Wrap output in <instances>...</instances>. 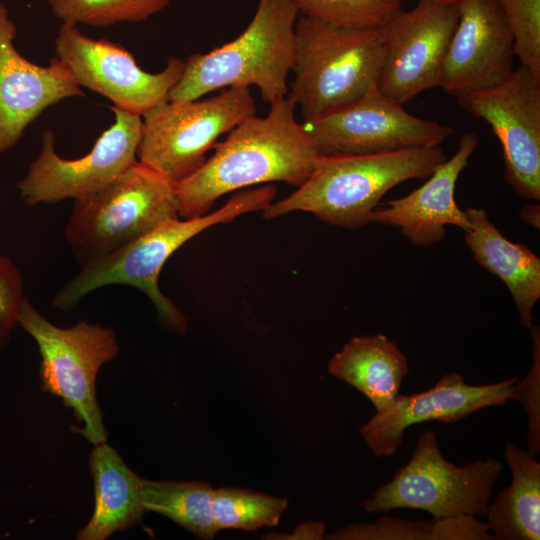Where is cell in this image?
Returning <instances> with one entry per match:
<instances>
[{
    "instance_id": "10",
    "label": "cell",
    "mask_w": 540,
    "mask_h": 540,
    "mask_svg": "<svg viewBox=\"0 0 540 540\" xmlns=\"http://www.w3.org/2000/svg\"><path fill=\"white\" fill-rule=\"evenodd\" d=\"M55 57L75 82L109 99L114 107L143 116L168 100L185 61L172 57L158 73L144 71L119 43L93 39L77 25L61 23L54 41Z\"/></svg>"
},
{
    "instance_id": "4",
    "label": "cell",
    "mask_w": 540,
    "mask_h": 540,
    "mask_svg": "<svg viewBox=\"0 0 540 540\" xmlns=\"http://www.w3.org/2000/svg\"><path fill=\"white\" fill-rule=\"evenodd\" d=\"M298 14L291 0H258L251 22L236 39L189 56L168 100H193L219 89L251 85L265 103L286 97Z\"/></svg>"
},
{
    "instance_id": "25",
    "label": "cell",
    "mask_w": 540,
    "mask_h": 540,
    "mask_svg": "<svg viewBox=\"0 0 540 540\" xmlns=\"http://www.w3.org/2000/svg\"><path fill=\"white\" fill-rule=\"evenodd\" d=\"M61 23L109 27L140 22L168 6L170 0H47Z\"/></svg>"
},
{
    "instance_id": "32",
    "label": "cell",
    "mask_w": 540,
    "mask_h": 540,
    "mask_svg": "<svg viewBox=\"0 0 540 540\" xmlns=\"http://www.w3.org/2000/svg\"><path fill=\"white\" fill-rule=\"evenodd\" d=\"M325 524L321 521L304 522L295 528L292 534H285L287 539H314L321 540L325 538Z\"/></svg>"
},
{
    "instance_id": "12",
    "label": "cell",
    "mask_w": 540,
    "mask_h": 540,
    "mask_svg": "<svg viewBox=\"0 0 540 540\" xmlns=\"http://www.w3.org/2000/svg\"><path fill=\"white\" fill-rule=\"evenodd\" d=\"M192 220H169L112 254L83 266L52 299L61 310L73 308L88 293L112 284L141 290L154 304L160 323L182 334L187 320L174 303L159 289V274L168 258L185 242L197 235Z\"/></svg>"
},
{
    "instance_id": "14",
    "label": "cell",
    "mask_w": 540,
    "mask_h": 540,
    "mask_svg": "<svg viewBox=\"0 0 540 540\" xmlns=\"http://www.w3.org/2000/svg\"><path fill=\"white\" fill-rule=\"evenodd\" d=\"M321 155H359L438 146L447 125L416 117L373 91L317 120L305 123Z\"/></svg>"
},
{
    "instance_id": "7",
    "label": "cell",
    "mask_w": 540,
    "mask_h": 540,
    "mask_svg": "<svg viewBox=\"0 0 540 540\" xmlns=\"http://www.w3.org/2000/svg\"><path fill=\"white\" fill-rule=\"evenodd\" d=\"M255 114L245 86L204 99L162 102L142 116L138 161L177 184L204 164L222 134Z\"/></svg>"
},
{
    "instance_id": "27",
    "label": "cell",
    "mask_w": 540,
    "mask_h": 540,
    "mask_svg": "<svg viewBox=\"0 0 540 540\" xmlns=\"http://www.w3.org/2000/svg\"><path fill=\"white\" fill-rule=\"evenodd\" d=\"M514 38L520 65L540 79V0H496Z\"/></svg>"
},
{
    "instance_id": "34",
    "label": "cell",
    "mask_w": 540,
    "mask_h": 540,
    "mask_svg": "<svg viewBox=\"0 0 540 540\" xmlns=\"http://www.w3.org/2000/svg\"><path fill=\"white\" fill-rule=\"evenodd\" d=\"M437 1H440V2H443V3L458 4L459 2H461L463 0H437Z\"/></svg>"
},
{
    "instance_id": "6",
    "label": "cell",
    "mask_w": 540,
    "mask_h": 540,
    "mask_svg": "<svg viewBox=\"0 0 540 540\" xmlns=\"http://www.w3.org/2000/svg\"><path fill=\"white\" fill-rule=\"evenodd\" d=\"M18 324L38 345L42 390L62 399L83 424L72 431L93 445L106 442L107 431L96 398V377L101 366L118 354L113 329L86 321L68 328L58 327L41 315L26 297Z\"/></svg>"
},
{
    "instance_id": "19",
    "label": "cell",
    "mask_w": 540,
    "mask_h": 540,
    "mask_svg": "<svg viewBox=\"0 0 540 540\" xmlns=\"http://www.w3.org/2000/svg\"><path fill=\"white\" fill-rule=\"evenodd\" d=\"M471 229L464 242L474 260L497 276L510 291L520 323L532 325V310L540 298V259L527 246L508 240L490 221L487 212L467 208Z\"/></svg>"
},
{
    "instance_id": "23",
    "label": "cell",
    "mask_w": 540,
    "mask_h": 540,
    "mask_svg": "<svg viewBox=\"0 0 540 540\" xmlns=\"http://www.w3.org/2000/svg\"><path fill=\"white\" fill-rule=\"evenodd\" d=\"M213 490L200 481H152L141 478L146 511L164 515L202 539L218 532L212 516Z\"/></svg>"
},
{
    "instance_id": "1",
    "label": "cell",
    "mask_w": 540,
    "mask_h": 540,
    "mask_svg": "<svg viewBox=\"0 0 540 540\" xmlns=\"http://www.w3.org/2000/svg\"><path fill=\"white\" fill-rule=\"evenodd\" d=\"M288 98L270 104L264 117L249 116L231 129L215 153L192 175L176 184L178 215H205L217 199L253 185L282 181L300 187L321 155Z\"/></svg>"
},
{
    "instance_id": "30",
    "label": "cell",
    "mask_w": 540,
    "mask_h": 540,
    "mask_svg": "<svg viewBox=\"0 0 540 540\" xmlns=\"http://www.w3.org/2000/svg\"><path fill=\"white\" fill-rule=\"evenodd\" d=\"M24 298L20 271L9 258L0 255V340L8 341L18 324Z\"/></svg>"
},
{
    "instance_id": "22",
    "label": "cell",
    "mask_w": 540,
    "mask_h": 540,
    "mask_svg": "<svg viewBox=\"0 0 540 540\" xmlns=\"http://www.w3.org/2000/svg\"><path fill=\"white\" fill-rule=\"evenodd\" d=\"M504 455L511 483L499 491L486 512L493 539H540V462L527 450L508 442Z\"/></svg>"
},
{
    "instance_id": "11",
    "label": "cell",
    "mask_w": 540,
    "mask_h": 540,
    "mask_svg": "<svg viewBox=\"0 0 540 540\" xmlns=\"http://www.w3.org/2000/svg\"><path fill=\"white\" fill-rule=\"evenodd\" d=\"M458 105L486 121L503 151L504 176L524 199H540V79L520 65L501 83L457 96Z\"/></svg>"
},
{
    "instance_id": "35",
    "label": "cell",
    "mask_w": 540,
    "mask_h": 540,
    "mask_svg": "<svg viewBox=\"0 0 540 540\" xmlns=\"http://www.w3.org/2000/svg\"><path fill=\"white\" fill-rule=\"evenodd\" d=\"M6 343H7V341L0 340V348L3 347Z\"/></svg>"
},
{
    "instance_id": "8",
    "label": "cell",
    "mask_w": 540,
    "mask_h": 540,
    "mask_svg": "<svg viewBox=\"0 0 540 540\" xmlns=\"http://www.w3.org/2000/svg\"><path fill=\"white\" fill-rule=\"evenodd\" d=\"M500 461L488 458L457 466L445 459L434 431L423 432L409 461L362 502L368 513L420 509L434 519L458 514L486 515Z\"/></svg>"
},
{
    "instance_id": "29",
    "label": "cell",
    "mask_w": 540,
    "mask_h": 540,
    "mask_svg": "<svg viewBox=\"0 0 540 540\" xmlns=\"http://www.w3.org/2000/svg\"><path fill=\"white\" fill-rule=\"evenodd\" d=\"M533 341V362L529 373L514 384V398L524 407L528 417L527 451L536 456L540 451V328H529Z\"/></svg>"
},
{
    "instance_id": "2",
    "label": "cell",
    "mask_w": 540,
    "mask_h": 540,
    "mask_svg": "<svg viewBox=\"0 0 540 540\" xmlns=\"http://www.w3.org/2000/svg\"><path fill=\"white\" fill-rule=\"evenodd\" d=\"M447 159L438 146L359 155H320L304 184L263 211L273 219L304 211L346 229L370 223L372 211L396 185L427 179Z\"/></svg>"
},
{
    "instance_id": "28",
    "label": "cell",
    "mask_w": 540,
    "mask_h": 540,
    "mask_svg": "<svg viewBox=\"0 0 540 540\" xmlns=\"http://www.w3.org/2000/svg\"><path fill=\"white\" fill-rule=\"evenodd\" d=\"M432 519L405 520L382 516L374 523H353L336 530L332 540H429Z\"/></svg>"
},
{
    "instance_id": "18",
    "label": "cell",
    "mask_w": 540,
    "mask_h": 540,
    "mask_svg": "<svg viewBox=\"0 0 540 540\" xmlns=\"http://www.w3.org/2000/svg\"><path fill=\"white\" fill-rule=\"evenodd\" d=\"M478 145L473 132L462 135L456 153L439 165L428 180L410 194L390 200L372 211L370 223L398 228L413 245L432 247L441 242L448 225L470 231L471 223L455 200L457 180Z\"/></svg>"
},
{
    "instance_id": "20",
    "label": "cell",
    "mask_w": 540,
    "mask_h": 540,
    "mask_svg": "<svg viewBox=\"0 0 540 540\" xmlns=\"http://www.w3.org/2000/svg\"><path fill=\"white\" fill-rule=\"evenodd\" d=\"M89 466L94 480V510L75 538L105 540L137 525L147 512L141 500V478L106 442L94 445Z\"/></svg>"
},
{
    "instance_id": "3",
    "label": "cell",
    "mask_w": 540,
    "mask_h": 540,
    "mask_svg": "<svg viewBox=\"0 0 540 540\" xmlns=\"http://www.w3.org/2000/svg\"><path fill=\"white\" fill-rule=\"evenodd\" d=\"M385 29L339 26L303 16L295 26L288 98L305 123L373 91L385 57Z\"/></svg>"
},
{
    "instance_id": "33",
    "label": "cell",
    "mask_w": 540,
    "mask_h": 540,
    "mask_svg": "<svg viewBox=\"0 0 540 540\" xmlns=\"http://www.w3.org/2000/svg\"><path fill=\"white\" fill-rule=\"evenodd\" d=\"M520 220L537 230L540 228V206L539 204H527L519 212Z\"/></svg>"
},
{
    "instance_id": "16",
    "label": "cell",
    "mask_w": 540,
    "mask_h": 540,
    "mask_svg": "<svg viewBox=\"0 0 540 540\" xmlns=\"http://www.w3.org/2000/svg\"><path fill=\"white\" fill-rule=\"evenodd\" d=\"M439 79L448 94L501 83L514 70V38L496 0H463Z\"/></svg>"
},
{
    "instance_id": "21",
    "label": "cell",
    "mask_w": 540,
    "mask_h": 540,
    "mask_svg": "<svg viewBox=\"0 0 540 540\" xmlns=\"http://www.w3.org/2000/svg\"><path fill=\"white\" fill-rule=\"evenodd\" d=\"M328 370L364 394L376 411L395 400L410 373L405 354L384 334L352 337L331 358Z\"/></svg>"
},
{
    "instance_id": "5",
    "label": "cell",
    "mask_w": 540,
    "mask_h": 540,
    "mask_svg": "<svg viewBox=\"0 0 540 540\" xmlns=\"http://www.w3.org/2000/svg\"><path fill=\"white\" fill-rule=\"evenodd\" d=\"M177 218L176 184L138 161L100 190L74 199L64 233L83 267Z\"/></svg>"
},
{
    "instance_id": "31",
    "label": "cell",
    "mask_w": 540,
    "mask_h": 540,
    "mask_svg": "<svg viewBox=\"0 0 540 540\" xmlns=\"http://www.w3.org/2000/svg\"><path fill=\"white\" fill-rule=\"evenodd\" d=\"M486 523L468 514L433 518L429 540H491Z\"/></svg>"
},
{
    "instance_id": "13",
    "label": "cell",
    "mask_w": 540,
    "mask_h": 540,
    "mask_svg": "<svg viewBox=\"0 0 540 540\" xmlns=\"http://www.w3.org/2000/svg\"><path fill=\"white\" fill-rule=\"evenodd\" d=\"M459 19L457 4L418 0L384 25L386 50L377 92L404 105L439 86L444 59Z\"/></svg>"
},
{
    "instance_id": "26",
    "label": "cell",
    "mask_w": 540,
    "mask_h": 540,
    "mask_svg": "<svg viewBox=\"0 0 540 540\" xmlns=\"http://www.w3.org/2000/svg\"><path fill=\"white\" fill-rule=\"evenodd\" d=\"M303 16L355 28L384 26L402 0H291Z\"/></svg>"
},
{
    "instance_id": "15",
    "label": "cell",
    "mask_w": 540,
    "mask_h": 540,
    "mask_svg": "<svg viewBox=\"0 0 540 540\" xmlns=\"http://www.w3.org/2000/svg\"><path fill=\"white\" fill-rule=\"evenodd\" d=\"M518 377L497 383L470 385L458 373L444 374L428 390L399 394L385 409L359 427L366 445L377 457H389L400 448L405 430L415 424L436 420L458 422L491 406H502L514 398Z\"/></svg>"
},
{
    "instance_id": "9",
    "label": "cell",
    "mask_w": 540,
    "mask_h": 540,
    "mask_svg": "<svg viewBox=\"0 0 540 540\" xmlns=\"http://www.w3.org/2000/svg\"><path fill=\"white\" fill-rule=\"evenodd\" d=\"M111 110L113 124L81 158L60 157L55 151L54 132L43 133L41 151L18 183L20 196L27 205L84 197L105 187L138 162L141 116L114 106Z\"/></svg>"
},
{
    "instance_id": "24",
    "label": "cell",
    "mask_w": 540,
    "mask_h": 540,
    "mask_svg": "<svg viewBox=\"0 0 540 540\" xmlns=\"http://www.w3.org/2000/svg\"><path fill=\"white\" fill-rule=\"evenodd\" d=\"M288 505L285 498L236 487L213 490L212 516L217 530L255 531L279 524Z\"/></svg>"
},
{
    "instance_id": "17",
    "label": "cell",
    "mask_w": 540,
    "mask_h": 540,
    "mask_svg": "<svg viewBox=\"0 0 540 540\" xmlns=\"http://www.w3.org/2000/svg\"><path fill=\"white\" fill-rule=\"evenodd\" d=\"M16 25L0 2V154L13 148L26 128L48 107L85 94L54 56L47 66L15 48Z\"/></svg>"
}]
</instances>
